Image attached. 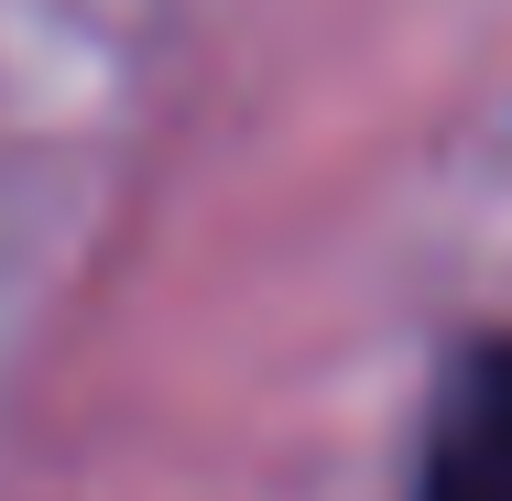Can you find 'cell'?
<instances>
[{"label": "cell", "instance_id": "6da1fadb", "mask_svg": "<svg viewBox=\"0 0 512 501\" xmlns=\"http://www.w3.org/2000/svg\"><path fill=\"white\" fill-rule=\"evenodd\" d=\"M425 501H512V349H491L447 425H436V469H425Z\"/></svg>", "mask_w": 512, "mask_h": 501}]
</instances>
